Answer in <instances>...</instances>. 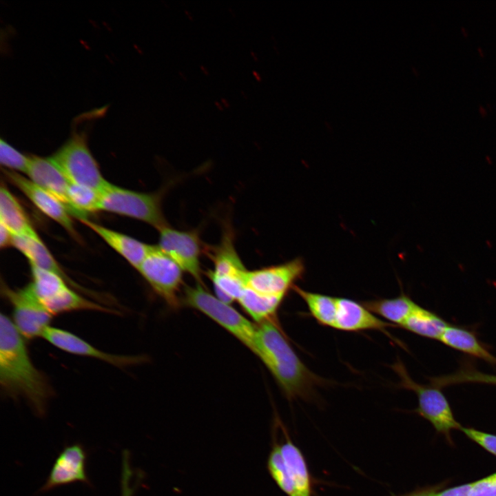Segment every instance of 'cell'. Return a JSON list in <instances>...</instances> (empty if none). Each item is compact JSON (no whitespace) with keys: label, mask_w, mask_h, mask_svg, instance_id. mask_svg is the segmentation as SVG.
Returning a JSON list of instances; mask_svg holds the SVG:
<instances>
[{"label":"cell","mask_w":496,"mask_h":496,"mask_svg":"<svg viewBox=\"0 0 496 496\" xmlns=\"http://www.w3.org/2000/svg\"><path fill=\"white\" fill-rule=\"evenodd\" d=\"M400 378L399 386L413 391L418 406L414 412L428 420L435 431L451 442V433L462 427L455 420L451 407L440 388L431 384L425 385L415 382L400 362L392 366Z\"/></svg>","instance_id":"6"},{"label":"cell","mask_w":496,"mask_h":496,"mask_svg":"<svg viewBox=\"0 0 496 496\" xmlns=\"http://www.w3.org/2000/svg\"><path fill=\"white\" fill-rule=\"evenodd\" d=\"M267 468L272 479L287 495L293 496V490L291 478L283 459L280 446L275 443L267 460Z\"/></svg>","instance_id":"28"},{"label":"cell","mask_w":496,"mask_h":496,"mask_svg":"<svg viewBox=\"0 0 496 496\" xmlns=\"http://www.w3.org/2000/svg\"><path fill=\"white\" fill-rule=\"evenodd\" d=\"M0 223L12 236L40 239L19 202L3 184L0 188Z\"/></svg>","instance_id":"19"},{"label":"cell","mask_w":496,"mask_h":496,"mask_svg":"<svg viewBox=\"0 0 496 496\" xmlns=\"http://www.w3.org/2000/svg\"><path fill=\"white\" fill-rule=\"evenodd\" d=\"M163 193L138 192L110 183L101 192L99 211L137 219L158 230L168 225L162 210Z\"/></svg>","instance_id":"4"},{"label":"cell","mask_w":496,"mask_h":496,"mask_svg":"<svg viewBox=\"0 0 496 496\" xmlns=\"http://www.w3.org/2000/svg\"><path fill=\"white\" fill-rule=\"evenodd\" d=\"M132 471L130 464V455L127 451L123 452L121 496H132L134 487L132 486Z\"/></svg>","instance_id":"32"},{"label":"cell","mask_w":496,"mask_h":496,"mask_svg":"<svg viewBox=\"0 0 496 496\" xmlns=\"http://www.w3.org/2000/svg\"><path fill=\"white\" fill-rule=\"evenodd\" d=\"M1 293L13 309V322L25 339L41 337L50 326L52 315L45 309L29 284L20 289L1 285Z\"/></svg>","instance_id":"8"},{"label":"cell","mask_w":496,"mask_h":496,"mask_svg":"<svg viewBox=\"0 0 496 496\" xmlns=\"http://www.w3.org/2000/svg\"><path fill=\"white\" fill-rule=\"evenodd\" d=\"M158 247L176 262L184 272L201 283L200 256L203 252L198 231H183L167 225L158 230Z\"/></svg>","instance_id":"9"},{"label":"cell","mask_w":496,"mask_h":496,"mask_svg":"<svg viewBox=\"0 0 496 496\" xmlns=\"http://www.w3.org/2000/svg\"><path fill=\"white\" fill-rule=\"evenodd\" d=\"M3 173L8 180L19 189L43 214L61 225L73 237L79 239L71 215L59 200L19 172L3 169Z\"/></svg>","instance_id":"11"},{"label":"cell","mask_w":496,"mask_h":496,"mask_svg":"<svg viewBox=\"0 0 496 496\" xmlns=\"http://www.w3.org/2000/svg\"><path fill=\"white\" fill-rule=\"evenodd\" d=\"M392 327L395 326L378 318L362 303L350 298L337 297L335 329L348 332L379 331L400 344L387 331V329Z\"/></svg>","instance_id":"13"},{"label":"cell","mask_w":496,"mask_h":496,"mask_svg":"<svg viewBox=\"0 0 496 496\" xmlns=\"http://www.w3.org/2000/svg\"><path fill=\"white\" fill-rule=\"evenodd\" d=\"M70 183L103 192L110 183L101 173L84 132H75L51 157Z\"/></svg>","instance_id":"5"},{"label":"cell","mask_w":496,"mask_h":496,"mask_svg":"<svg viewBox=\"0 0 496 496\" xmlns=\"http://www.w3.org/2000/svg\"><path fill=\"white\" fill-rule=\"evenodd\" d=\"M68 197L72 216L79 220L86 219L88 214L99 211L101 192L91 187L70 183Z\"/></svg>","instance_id":"27"},{"label":"cell","mask_w":496,"mask_h":496,"mask_svg":"<svg viewBox=\"0 0 496 496\" xmlns=\"http://www.w3.org/2000/svg\"><path fill=\"white\" fill-rule=\"evenodd\" d=\"M137 270L167 304L174 308L178 307V293L183 285L184 271L158 245H152Z\"/></svg>","instance_id":"7"},{"label":"cell","mask_w":496,"mask_h":496,"mask_svg":"<svg viewBox=\"0 0 496 496\" xmlns=\"http://www.w3.org/2000/svg\"><path fill=\"white\" fill-rule=\"evenodd\" d=\"M26 175L29 179L59 200L72 216L68 197L70 183L50 157L30 156Z\"/></svg>","instance_id":"16"},{"label":"cell","mask_w":496,"mask_h":496,"mask_svg":"<svg viewBox=\"0 0 496 496\" xmlns=\"http://www.w3.org/2000/svg\"><path fill=\"white\" fill-rule=\"evenodd\" d=\"M52 315L74 311L87 310L110 314H119L118 310L95 302L80 295L71 287H68L52 298L42 303Z\"/></svg>","instance_id":"22"},{"label":"cell","mask_w":496,"mask_h":496,"mask_svg":"<svg viewBox=\"0 0 496 496\" xmlns=\"http://www.w3.org/2000/svg\"><path fill=\"white\" fill-rule=\"evenodd\" d=\"M304 272V260L296 258L280 265L247 271L245 284L247 287L263 294L285 297Z\"/></svg>","instance_id":"10"},{"label":"cell","mask_w":496,"mask_h":496,"mask_svg":"<svg viewBox=\"0 0 496 496\" xmlns=\"http://www.w3.org/2000/svg\"><path fill=\"white\" fill-rule=\"evenodd\" d=\"M470 440L479 444L488 452L496 456V435L477 431L470 427L460 429Z\"/></svg>","instance_id":"30"},{"label":"cell","mask_w":496,"mask_h":496,"mask_svg":"<svg viewBox=\"0 0 496 496\" xmlns=\"http://www.w3.org/2000/svg\"><path fill=\"white\" fill-rule=\"evenodd\" d=\"M441 487L442 486L440 485L426 487L401 496H434L435 494L440 490Z\"/></svg>","instance_id":"34"},{"label":"cell","mask_w":496,"mask_h":496,"mask_svg":"<svg viewBox=\"0 0 496 496\" xmlns=\"http://www.w3.org/2000/svg\"><path fill=\"white\" fill-rule=\"evenodd\" d=\"M41 338L54 347L67 353L94 358L117 367L142 362L143 356L108 353L99 350L78 335L57 327L48 326Z\"/></svg>","instance_id":"12"},{"label":"cell","mask_w":496,"mask_h":496,"mask_svg":"<svg viewBox=\"0 0 496 496\" xmlns=\"http://www.w3.org/2000/svg\"><path fill=\"white\" fill-rule=\"evenodd\" d=\"M285 437V442L280 446L291 480L293 496H311V477L304 455L299 448Z\"/></svg>","instance_id":"20"},{"label":"cell","mask_w":496,"mask_h":496,"mask_svg":"<svg viewBox=\"0 0 496 496\" xmlns=\"http://www.w3.org/2000/svg\"><path fill=\"white\" fill-rule=\"evenodd\" d=\"M183 301L187 306L213 320L254 353L257 325L248 320L230 304L209 293L200 282L185 287Z\"/></svg>","instance_id":"3"},{"label":"cell","mask_w":496,"mask_h":496,"mask_svg":"<svg viewBox=\"0 0 496 496\" xmlns=\"http://www.w3.org/2000/svg\"><path fill=\"white\" fill-rule=\"evenodd\" d=\"M276 320L257 325L254 353L269 369L287 398L310 400L325 381L302 362Z\"/></svg>","instance_id":"2"},{"label":"cell","mask_w":496,"mask_h":496,"mask_svg":"<svg viewBox=\"0 0 496 496\" xmlns=\"http://www.w3.org/2000/svg\"><path fill=\"white\" fill-rule=\"evenodd\" d=\"M98 234L110 247L138 269L152 245L141 242L124 234L116 231L87 218L80 220Z\"/></svg>","instance_id":"18"},{"label":"cell","mask_w":496,"mask_h":496,"mask_svg":"<svg viewBox=\"0 0 496 496\" xmlns=\"http://www.w3.org/2000/svg\"><path fill=\"white\" fill-rule=\"evenodd\" d=\"M439 340L452 349L496 365V357L481 343L471 331L449 324Z\"/></svg>","instance_id":"21"},{"label":"cell","mask_w":496,"mask_h":496,"mask_svg":"<svg viewBox=\"0 0 496 496\" xmlns=\"http://www.w3.org/2000/svg\"><path fill=\"white\" fill-rule=\"evenodd\" d=\"M13 236L8 229L0 223V247L1 249L12 245Z\"/></svg>","instance_id":"35"},{"label":"cell","mask_w":496,"mask_h":496,"mask_svg":"<svg viewBox=\"0 0 496 496\" xmlns=\"http://www.w3.org/2000/svg\"><path fill=\"white\" fill-rule=\"evenodd\" d=\"M12 245L27 258L30 265L52 271L60 276L65 280L72 288L95 298L103 304H106L107 302H110V298L101 296L98 293L91 291L73 281L61 268L41 239L37 240L26 237L13 236Z\"/></svg>","instance_id":"15"},{"label":"cell","mask_w":496,"mask_h":496,"mask_svg":"<svg viewBox=\"0 0 496 496\" xmlns=\"http://www.w3.org/2000/svg\"><path fill=\"white\" fill-rule=\"evenodd\" d=\"M469 496H496V473L474 482Z\"/></svg>","instance_id":"31"},{"label":"cell","mask_w":496,"mask_h":496,"mask_svg":"<svg viewBox=\"0 0 496 496\" xmlns=\"http://www.w3.org/2000/svg\"><path fill=\"white\" fill-rule=\"evenodd\" d=\"M0 385L6 396L25 399L39 416L44 415L54 395L48 379L32 362L25 338L3 313L0 317Z\"/></svg>","instance_id":"1"},{"label":"cell","mask_w":496,"mask_h":496,"mask_svg":"<svg viewBox=\"0 0 496 496\" xmlns=\"http://www.w3.org/2000/svg\"><path fill=\"white\" fill-rule=\"evenodd\" d=\"M85 460L86 453L81 444L65 446L55 459L41 490L45 492L74 482L88 483Z\"/></svg>","instance_id":"14"},{"label":"cell","mask_w":496,"mask_h":496,"mask_svg":"<svg viewBox=\"0 0 496 496\" xmlns=\"http://www.w3.org/2000/svg\"><path fill=\"white\" fill-rule=\"evenodd\" d=\"M362 304L375 315L395 327H401L417 304L404 293L395 298H378Z\"/></svg>","instance_id":"23"},{"label":"cell","mask_w":496,"mask_h":496,"mask_svg":"<svg viewBox=\"0 0 496 496\" xmlns=\"http://www.w3.org/2000/svg\"><path fill=\"white\" fill-rule=\"evenodd\" d=\"M285 296H271L245 287L238 302L258 323L276 319V313Z\"/></svg>","instance_id":"24"},{"label":"cell","mask_w":496,"mask_h":496,"mask_svg":"<svg viewBox=\"0 0 496 496\" xmlns=\"http://www.w3.org/2000/svg\"><path fill=\"white\" fill-rule=\"evenodd\" d=\"M473 482L438 490L434 496H469Z\"/></svg>","instance_id":"33"},{"label":"cell","mask_w":496,"mask_h":496,"mask_svg":"<svg viewBox=\"0 0 496 496\" xmlns=\"http://www.w3.org/2000/svg\"><path fill=\"white\" fill-rule=\"evenodd\" d=\"M214 268L207 273L209 278L240 280L245 282L248 270L245 267L234 246L233 231L225 227L220 243L210 248Z\"/></svg>","instance_id":"17"},{"label":"cell","mask_w":496,"mask_h":496,"mask_svg":"<svg viewBox=\"0 0 496 496\" xmlns=\"http://www.w3.org/2000/svg\"><path fill=\"white\" fill-rule=\"evenodd\" d=\"M293 289L304 302L309 314L319 324L334 329L337 297L308 291L296 285Z\"/></svg>","instance_id":"26"},{"label":"cell","mask_w":496,"mask_h":496,"mask_svg":"<svg viewBox=\"0 0 496 496\" xmlns=\"http://www.w3.org/2000/svg\"><path fill=\"white\" fill-rule=\"evenodd\" d=\"M448 325L437 314L417 304L400 327L420 336L439 340Z\"/></svg>","instance_id":"25"},{"label":"cell","mask_w":496,"mask_h":496,"mask_svg":"<svg viewBox=\"0 0 496 496\" xmlns=\"http://www.w3.org/2000/svg\"><path fill=\"white\" fill-rule=\"evenodd\" d=\"M0 162L2 166L11 171L26 174L30 164V156L24 155L6 141L1 139Z\"/></svg>","instance_id":"29"}]
</instances>
